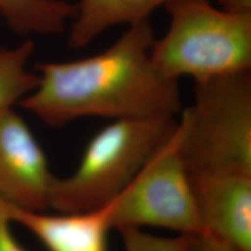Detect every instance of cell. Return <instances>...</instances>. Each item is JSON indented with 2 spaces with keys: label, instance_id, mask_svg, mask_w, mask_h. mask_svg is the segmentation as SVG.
Returning a JSON list of instances; mask_svg holds the SVG:
<instances>
[{
  "label": "cell",
  "instance_id": "cell-1",
  "mask_svg": "<svg viewBox=\"0 0 251 251\" xmlns=\"http://www.w3.org/2000/svg\"><path fill=\"white\" fill-rule=\"evenodd\" d=\"M155 40L150 21H141L99 54L36 64L37 85L19 105L56 128L86 117L175 118L183 111L179 80L152 63Z\"/></svg>",
  "mask_w": 251,
  "mask_h": 251
},
{
  "label": "cell",
  "instance_id": "cell-2",
  "mask_svg": "<svg viewBox=\"0 0 251 251\" xmlns=\"http://www.w3.org/2000/svg\"><path fill=\"white\" fill-rule=\"evenodd\" d=\"M177 146L190 175H251L250 71L196 81L193 105L177 121Z\"/></svg>",
  "mask_w": 251,
  "mask_h": 251
},
{
  "label": "cell",
  "instance_id": "cell-3",
  "mask_svg": "<svg viewBox=\"0 0 251 251\" xmlns=\"http://www.w3.org/2000/svg\"><path fill=\"white\" fill-rule=\"evenodd\" d=\"M165 8L169 28L150 51L163 75L200 81L250 71L251 14L215 7L209 0H172Z\"/></svg>",
  "mask_w": 251,
  "mask_h": 251
},
{
  "label": "cell",
  "instance_id": "cell-4",
  "mask_svg": "<svg viewBox=\"0 0 251 251\" xmlns=\"http://www.w3.org/2000/svg\"><path fill=\"white\" fill-rule=\"evenodd\" d=\"M176 126L175 118H150L120 119L103 127L87 143L76 170L55 178L50 208L78 213L114 201Z\"/></svg>",
  "mask_w": 251,
  "mask_h": 251
},
{
  "label": "cell",
  "instance_id": "cell-5",
  "mask_svg": "<svg viewBox=\"0 0 251 251\" xmlns=\"http://www.w3.org/2000/svg\"><path fill=\"white\" fill-rule=\"evenodd\" d=\"M112 229L155 227L183 235L202 234L190 175L174 133L112 202Z\"/></svg>",
  "mask_w": 251,
  "mask_h": 251
},
{
  "label": "cell",
  "instance_id": "cell-6",
  "mask_svg": "<svg viewBox=\"0 0 251 251\" xmlns=\"http://www.w3.org/2000/svg\"><path fill=\"white\" fill-rule=\"evenodd\" d=\"M55 178L25 119L14 109L4 113L0 117V198L25 211L46 212Z\"/></svg>",
  "mask_w": 251,
  "mask_h": 251
},
{
  "label": "cell",
  "instance_id": "cell-7",
  "mask_svg": "<svg viewBox=\"0 0 251 251\" xmlns=\"http://www.w3.org/2000/svg\"><path fill=\"white\" fill-rule=\"evenodd\" d=\"M190 179L202 234L251 251V175L214 172Z\"/></svg>",
  "mask_w": 251,
  "mask_h": 251
},
{
  "label": "cell",
  "instance_id": "cell-8",
  "mask_svg": "<svg viewBox=\"0 0 251 251\" xmlns=\"http://www.w3.org/2000/svg\"><path fill=\"white\" fill-rule=\"evenodd\" d=\"M112 202L92 211L57 215L7 203V213L13 224L29 230L48 251H108Z\"/></svg>",
  "mask_w": 251,
  "mask_h": 251
},
{
  "label": "cell",
  "instance_id": "cell-9",
  "mask_svg": "<svg viewBox=\"0 0 251 251\" xmlns=\"http://www.w3.org/2000/svg\"><path fill=\"white\" fill-rule=\"evenodd\" d=\"M172 0H79L70 21L68 43L80 49L114 26H131L149 20L150 15Z\"/></svg>",
  "mask_w": 251,
  "mask_h": 251
},
{
  "label": "cell",
  "instance_id": "cell-10",
  "mask_svg": "<svg viewBox=\"0 0 251 251\" xmlns=\"http://www.w3.org/2000/svg\"><path fill=\"white\" fill-rule=\"evenodd\" d=\"M74 4L65 0H0V17L21 36L55 35L75 17Z\"/></svg>",
  "mask_w": 251,
  "mask_h": 251
},
{
  "label": "cell",
  "instance_id": "cell-11",
  "mask_svg": "<svg viewBox=\"0 0 251 251\" xmlns=\"http://www.w3.org/2000/svg\"><path fill=\"white\" fill-rule=\"evenodd\" d=\"M34 49L31 40L0 48V117L13 109L37 85L39 76L28 69Z\"/></svg>",
  "mask_w": 251,
  "mask_h": 251
},
{
  "label": "cell",
  "instance_id": "cell-12",
  "mask_svg": "<svg viewBox=\"0 0 251 251\" xmlns=\"http://www.w3.org/2000/svg\"><path fill=\"white\" fill-rule=\"evenodd\" d=\"M125 251H186L192 235L179 234L175 237H161L146 233L143 229L125 227L117 229Z\"/></svg>",
  "mask_w": 251,
  "mask_h": 251
},
{
  "label": "cell",
  "instance_id": "cell-13",
  "mask_svg": "<svg viewBox=\"0 0 251 251\" xmlns=\"http://www.w3.org/2000/svg\"><path fill=\"white\" fill-rule=\"evenodd\" d=\"M12 224L7 213V202L0 198V251H27L15 238Z\"/></svg>",
  "mask_w": 251,
  "mask_h": 251
},
{
  "label": "cell",
  "instance_id": "cell-14",
  "mask_svg": "<svg viewBox=\"0 0 251 251\" xmlns=\"http://www.w3.org/2000/svg\"><path fill=\"white\" fill-rule=\"evenodd\" d=\"M186 251H241L230 244L222 242L208 234H197L191 236Z\"/></svg>",
  "mask_w": 251,
  "mask_h": 251
},
{
  "label": "cell",
  "instance_id": "cell-15",
  "mask_svg": "<svg viewBox=\"0 0 251 251\" xmlns=\"http://www.w3.org/2000/svg\"><path fill=\"white\" fill-rule=\"evenodd\" d=\"M221 8L233 13L251 14V0H218Z\"/></svg>",
  "mask_w": 251,
  "mask_h": 251
}]
</instances>
